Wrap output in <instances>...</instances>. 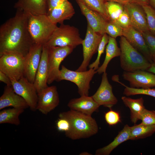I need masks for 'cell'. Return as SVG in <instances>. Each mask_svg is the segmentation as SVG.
<instances>
[{"label":"cell","instance_id":"obj_21","mask_svg":"<svg viewBox=\"0 0 155 155\" xmlns=\"http://www.w3.org/2000/svg\"><path fill=\"white\" fill-rule=\"evenodd\" d=\"M75 13L72 4L67 0L53 9L47 15L53 23L57 24H63L65 20H70Z\"/></svg>","mask_w":155,"mask_h":155},{"label":"cell","instance_id":"obj_10","mask_svg":"<svg viewBox=\"0 0 155 155\" xmlns=\"http://www.w3.org/2000/svg\"><path fill=\"white\" fill-rule=\"evenodd\" d=\"M15 92L22 97L32 111L37 110L38 95L33 83L24 76L18 81L11 80Z\"/></svg>","mask_w":155,"mask_h":155},{"label":"cell","instance_id":"obj_6","mask_svg":"<svg viewBox=\"0 0 155 155\" xmlns=\"http://www.w3.org/2000/svg\"><path fill=\"white\" fill-rule=\"evenodd\" d=\"M96 73V70L93 69L84 71H74L62 65L57 81L66 80L73 82L77 86L78 92L80 96H88L90 82Z\"/></svg>","mask_w":155,"mask_h":155},{"label":"cell","instance_id":"obj_42","mask_svg":"<svg viewBox=\"0 0 155 155\" xmlns=\"http://www.w3.org/2000/svg\"><path fill=\"white\" fill-rule=\"evenodd\" d=\"M105 1H113L119 3L123 5L129 2V0H104Z\"/></svg>","mask_w":155,"mask_h":155},{"label":"cell","instance_id":"obj_25","mask_svg":"<svg viewBox=\"0 0 155 155\" xmlns=\"http://www.w3.org/2000/svg\"><path fill=\"white\" fill-rule=\"evenodd\" d=\"M106 55L102 65L96 70L97 72L101 74L105 72L108 65L113 58L120 56L121 51L118 46L116 38L109 36L108 42L105 48Z\"/></svg>","mask_w":155,"mask_h":155},{"label":"cell","instance_id":"obj_27","mask_svg":"<svg viewBox=\"0 0 155 155\" xmlns=\"http://www.w3.org/2000/svg\"><path fill=\"white\" fill-rule=\"evenodd\" d=\"M155 132V125H147L141 123L131 127L129 140H134L145 138Z\"/></svg>","mask_w":155,"mask_h":155},{"label":"cell","instance_id":"obj_2","mask_svg":"<svg viewBox=\"0 0 155 155\" xmlns=\"http://www.w3.org/2000/svg\"><path fill=\"white\" fill-rule=\"evenodd\" d=\"M59 117L66 119L69 121L70 129L65 134L71 140L89 138L98 131L97 123L91 116L70 109L60 113Z\"/></svg>","mask_w":155,"mask_h":155},{"label":"cell","instance_id":"obj_22","mask_svg":"<svg viewBox=\"0 0 155 155\" xmlns=\"http://www.w3.org/2000/svg\"><path fill=\"white\" fill-rule=\"evenodd\" d=\"M14 7L27 14H47V13L46 0H18Z\"/></svg>","mask_w":155,"mask_h":155},{"label":"cell","instance_id":"obj_18","mask_svg":"<svg viewBox=\"0 0 155 155\" xmlns=\"http://www.w3.org/2000/svg\"><path fill=\"white\" fill-rule=\"evenodd\" d=\"M48 49L43 46L41 58L33 83L38 93L48 86Z\"/></svg>","mask_w":155,"mask_h":155},{"label":"cell","instance_id":"obj_44","mask_svg":"<svg viewBox=\"0 0 155 155\" xmlns=\"http://www.w3.org/2000/svg\"><path fill=\"white\" fill-rule=\"evenodd\" d=\"M150 5L155 9V0H149Z\"/></svg>","mask_w":155,"mask_h":155},{"label":"cell","instance_id":"obj_28","mask_svg":"<svg viewBox=\"0 0 155 155\" xmlns=\"http://www.w3.org/2000/svg\"><path fill=\"white\" fill-rule=\"evenodd\" d=\"M105 4L109 20L115 22L123 11L124 5L113 1H105Z\"/></svg>","mask_w":155,"mask_h":155},{"label":"cell","instance_id":"obj_33","mask_svg":"<svg viewBox=\"0 0 155 155\" xmlns=\"http://www.w3.org/2000/svg\"><path fill=\"white\" fill-rule=\"evenodd\" d=\"M142 6L146 14L148 30L155 36V9L150 5Z\"/></svg>","mask_w":155,"mask_h":155},{"label":"cell","instance_id":"obj_30","mask_svg":"<svg viewBox=\"0 0 155 155\" xmlns=\"http://www.w3.org/2000/svg\"><path fill=\"white\" fill-rule=\"evenodd\" d=\"M116 81L125 87L123 94L127 96L138 94H143L151 96L155 98V88H149L146 89L128 87L120 82L118 79Z\"/></svg>","mask_w":155,"mask_h":155},{"label":"cell","instance_id":"obj_23","mask_svg":"<svg viewBox=\"0 0 155 155\" xmlns=\"http://www.w3.org/2000/svg\"><path fill=\"white\" fill-rule=\"evenodd\" d=\"M131 127L125 125L118 133L113 140L107 145L97 149L96 155H109L118 146L124 142L129 140Z\"/></svg>","mask_w":155,"mask_h":155},{"label":"cell","instance_id":"obj_32","mask_svg":"<svg viewBox=\"0 0 155 155\" xmlns=\"http://www.w3.org/2000/svg\"><path fill=\"white\" fill-rule=\"evenodd\" d=\"M105 33L109 36L116 38L123 36V28L117 23L110 20H107L105 26Z\"/></svg>","mask_w":155,"mask_h":155},{"label":"cell","instance_id":"obj_8","mask_svg":"<svg viewBox=\"0 0 155 155\" xmlns=\"http://www.w3.org/2000/svg\"><path fill=\"white\" fill-rule=\"evenodd\" d=\"M47 48L49 66L47 84H50L54 81H57L60 71L59 67L61 62L72 52L74 48L70 46Z\"/></svg>","mask_w":155,"mask_h":155},{"label":"cell","instance_id":"obj_34","mask_svg":"<svg viewBox=\"0 0 155 155\" xmlns=\"http://www.w3.org/2000/svg\"><path fill=\"white\" fill-rule=\"evenodd\" d=\"M144 38L153 63H155V36L149 30L141 32Z\"/></svg>","mask_w":155,"mask_h":155},{"label":"cell","instance_id":"obj_3","mask_svg":"<svg viewBox=\"0 0 155 155\" xmlns=\"http://www.w3.org/2000/svg\"><path fill=\"white\" fill-rule=\"evenodd\" d=\"M119 43L120 65L122 69L127 72L147 70L152 63L143 55L131 46L123 36L120 37Z\"/></svg>","mask_w":155,"mask_h":155},{"label":"cell","instance_id":"obj_19","mask_svg":"<svg viewBox=\"0 0 155 155\" xmlns=\"http://www.w3.org/2000/svg\"><path fill=\"white\" fill-rule=\"evenodd\" d=\"M13 108L26 109L29 106L25 100L14 91L12 85H6L0 97V110Z\"/></svg>","mask_w":155,"mask_h":155},{"label":"cell","instance_id":"obj_7","mask_svg":"<svg viewBox=\"0 0 155 155\" xmlns=\"http://www.w3.org/2000/svg\"><path fill=\"white\" fill-rule=\"evenodd\" d=\"M24 57L15 53L0 55V70L10 79L18 81L24 76Z\"/></svg>","mask_w":155,"mask_h":155},{"label":"cell","instance_id":"obj_39","mask_svg":"<svg viewBox=\"0 0 155 155\" xmlns=\"http://www.w3.org/2000/svg\"><path fill=\"white\" fill-rule=\"evenodd\" d=\"M67 0H46L47 13L53 9Z\"/></svg>","mask_w":155,"mask_h":155},{"label":"cell","instance_id":"obj_20","mask_svg":"<svg viewBox=\"0 0 155 155\" xmlns=\"http://www.w3.org/2000/svg\"><path fill=\"white\" fill-rule=\"evenodd\" d=\"M70 109L91 116L100 106L92 96H82L71 100L67 104Z\"/></svg>","mask_w":155,"mask_h":155},{"label":"cell","instance_id":"obj_29","mask_svg":"<svg viewBox=\"0 0 155 155\" xmlns=\"http://www.w3.org/2000/svg\"><path fill=\"white\" fill-rule=\"evenodd\" d=\"M90 9L99 13L106 20H109L106 11L104 0H82Z\"/></svg>","mask_w":155,"mask_h":155},{"label":"cell","instance_id":"obj_38","mask_svg":"<svg viewBox=\"0 0 155 155\" xmlns=\"http://www.w3.org/2000/svg\"><path fill=\"white\" fill-rule=\"evenodd\" d=\"M57 128L58 131L65 133L68 131L70 128V124L69 121L66 119L59 118L56 122Z\"/></svg>","mask_w":155,"mask_h":155},{"label":"cell","instance_id":"obj_31","mask_svg":"<svg viewBox=\"0 0 155 155\" xmlns=\"http://www.w3.org/2000/svg\"><path fill=\"white\" fill-rule=\"evenodd\" d=\"M109 38V36L106 33L103 35L98 48L96 59L94 62L89 65L88 67L89 69H93L96 70L98 68L100 57L102 54L104 53L106 46L108 42Z\"/></svg>","mask_w":155,"mask_h":155},{"label":"cell","instance_id":"obj_9","mask_svg":"<svg viewBox=\"0 0 155 155\" xmlns=\"http://www.w3.org/2000/svg\"><path fill=\"white\" fill-rule=\"evenodd\" d=\"M102 36L94 31L88 24H87L85 36L82 44L83 59L76 71L87 70L93 56L97 52L98 46Z\"/></svg>","mask_w":155,"mask_h":155},{"label":"cell","instance_id":"obj_40","mask_svg":"<svg viewBox=\"0 0 155 155\" xmlns=\"http://www.w3.org/2000/svg\"><path fill=\"white\" fill-rule=\"evenodd\" d=\"M0 81L6 84L7 86L12 85L10 78L4 73L0 70Z\"/></svg>","mask_w":155,"mask_h":155},{"label":"cell","instance_id":"obj_35","mask_svg":"<svg viewBox=\"0 0 155 155\" xmlns=\"http://www.w3.org/2000/svg\"><path fill=\"white\" fill-rule=\"evenodd\" d=\"M105 120L109 125H115L121 121L119 113L110 108V110L105 113Z\"/></svg>","mask_w":155,"mask_h":155},{"label":"cell","instance_id":"obj_11","mask_svg":"<svg viewBox=\"0 0 155 155\" xmlns=\"http://www.w3.org/2000/svg\"><path fill=\"white\" fill-rule=\"evenodd\" d=\"M43 45L34 43L24 57V75L34 83L41 58Z\"/></svg>","mask_w":155,"mask_h":155},{"label":"cell","instance_id":"obj_12","mask_svg":"<svg viewBox=\"0 0 155 155\" xmlns=\"http://www.w3.org/2000/svg\"><path fill=\"white\" fill-rule=\"evenodd\" d=\"M37 110L46 115L59 104V95L56 86H48L38 93Z\"/></svg>","mask_w":155,"mask_h":155},{"label":"cell","instance_id":"obj_16","mask_svg":"<svg viewBox=\"0 0 155 155\" xmlns=\"http://www.w3.org/2000/svg\"><path fill=\"white\" fill-rule=\"evenodd\" d=\"M88 24L96 32L103 35L106 33L105 26L107 21L102 15L87 7L82 0H75Z\"/></svg>","mask_w":155,"mask_h":155},{"label":"cell","instance_id":"obj_17","mask_svg":"<svg viewBox=\"0 0 155 155\" xmlns=\"http://www.w3.org/2000/svg\"><path fill=\"white\" fill-rule=\"evenodd\" d=\"M124 7L129 14L131 26L141 32L149 30L146 14L142 6L129 3Z\"/></svg>","mask_w":155,"mask_h":155},{"label":"cell","instance_id":"obj_14","mask_svg":"<svg viewBox=\"0 0 155 155\" xmlns=\"http://www.w3.org/2000/svg\"><path fill=\"white\" fill-rule=\"evenodd\" d=\"M92 97L100 106L110 109L117 104L118 100L113 93L112 87L109 83L106 72L103 73L100 86Z\"/></svg>","mask_w":155,"mask_h":155},{"label":"cell","instance_id":"obj_13","mask_svg":"<svg viewBox=\"0 0 155 155\" xmlns=\"http://www.w3.org/2000/svg\"><path fill=\"white\" fill-rule=\"evenodd\" d=\"M122 76L129 82L131 87L146 89L155 87V74L147 71H125Z\"/></svg>","mask_w":155,"mask_h":155},{"label":"cell","instance_id":"obj_41","mask_svg":"<svg viewBox=\"0 0 155 155\" xmlns=\"http://www.w3.org/2000/svg\"><path fill=\"white\" fill-rule=\"evenodd\" d=\"M142 6L150 5L149 0H129V2Z\"/></svg>","mask_w":155,"mask_h":155},{"label":"cell","instance_id":"obj_26","mask_svg":"<svg viewBox=\"0 0 155 155\" xmlns=\"http://www.w3.org/2000/svg\"><path fill=\"white\" fill-rule=\"evenodd\" d=\"M22 108H12L3 109L0 112V124L8 123L18 126L20 121L19 116L24 111Z\"/></svg>","mask_w":155,"mask_h":155},{"label":"cell","instance_id":"obj_24","mask_svg":"<svg viewBox=\"0 0 155 155\" xmlns=\"http://www.w3.org/2000/svg\"><path fill=\"white\" fill-rule=\"evenodd\" d=\"M123 103L129 107L130 111V119L131 122L135 123L140 120L141 115L145 108L143 98L133 99L126 96L121 97Z\"/></svg>","mask_w":155,"mask_h":155},{"label":"cell","instance_id":"obj_45","mask_svg":"<svg viewBox=\"0 0 155 155\" xmlns=\"http://www.w3.org/2000/svg\"><path fill=\"white\" fill-rule=\"evenodd\" d=\"M80 155H91L92 154L88 152H84L81 153Z\"/></svg>","mask_w":155,"mask_h":155},{"label":"cell","instance_id":"obj_15","mask_svg":"<svg viewBox=\"0 0 155 155\" xmlns=\"http://www.w3.org/2000/svg\"><path fill=\"white\" fill-rule=\"evenodd\" d=\"M123 36L125 38L129 43L143 55L151 63L150 52L142 33L131 26L123 28Z\"/></svg>","mask_w":155,"mask_h":155},{"label":"cell","instance_id":"obj_36","mask_svg":"<svg viewBox=\"0 0 155 155\" xmlns=\"http://www.w3.org/2000/svg\"><path fill=\"white\" fill-rule=\"evenodd\" d=\"M141 123L147 125H155V111H150L146 108L143 111L140 118Z\"/></svg>","mask_w":155,"mask_h":155},{"label":"cell","instance_id":"obj_4","mask_svg":"<svg viewBox=\"0 0 155 155\" xmlns=\"http://www.w3.org/2000/svg\"><path fill=\"white\" fill-rule=\"evenodd\" d=\"M57 27L47 14H28V29L34 43L44 45Z\"/></svg>","mask_w":155,"mask_h":155},{"label":"cell","instance_id":"obj_1","mask_svg":"<svg viewBox=\"0 0 155 155\" xmlns=\"http://www.w3.org/2000/svg\"><path fill=\"white\" fill-rule=\"evenodd\" d=\"M34 44L28 28V14L17 9L0 28V55L15 53L25 57Z\"/></svg>","mask_w":155,"mask_h":155},{"label":"cell","instance_id":"obj_37","mask_svg":"<svg viewBox=\"0 0 155 155\" xmlns=\"http://www.w3.org/2000/svg\"><path fill=\"white\" fill-rule=\"evenodd\" d=\"M115 22L117 23L123 28H127L131 26L129 14L124 8L123 12Z\"/></svg>","mask_w":155,"mask_h":155},{"label":"cell","instance_id":"obj_43","mask_svg":"<svg viewBox=\"0 0 155 155\" xmlns=\"http://www.w3.org/2000/svg\"><path fill=\"white\" fill-rule=\"evenodd\" d=\"M147 71L155 74V63H152L148 69Z\"/></svg>","mask_w":155,"mask_h":155},{"label":"cell","instance_id":"obj_5","mask_svg":"<svg viewBox=\"0 0 155 155\" xmlns=\"http://www.w3.org/2000/svg\"><path fill=\"white\" fill-rule=\"evenodd\" d=\"M54 30L48 41L43 46L47 47L70 46L74 49L82 44L83 39L76 27L63 23Z\"/></svg>","mask_w":155,"mask_h":155}]
</instances>
